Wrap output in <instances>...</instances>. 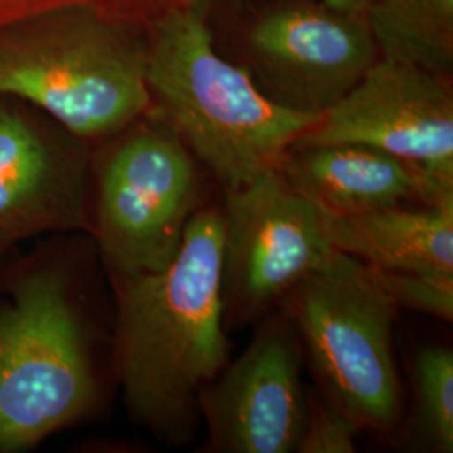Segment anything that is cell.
I'll return each mask as SVG.
<instances>
[{
	"label": "cell",
	"mask_w": 453,
	"mask_h": 453,
	"mask_svg": "<svg viewBox=\"0 0 453 453\" xmlns=\"http://www.w3.org/2000/svg\"><path fill=\"white\" fill-rule=\"evenodd\" d=\"M222 262V209L202 205L162 271L114 277V368L125 405L170 445L194 438L200 393L230 361Z\"/></svg>",
	"instance_id": "1"
},
{
	"label": "cell",
	"mask_w": 453,
	"mask_h": 453,
	"mask_svg": "<svg viewBox=\"0 0 453 453\" xmlns=\"http://www.w3.org/2000/svg\"><path fill=\"white\" fill-rule=\"evenodd\" d=\"M146 46V84L157 114L228 190L277 170L321 114L265 96L242 65L224 58L207 16L179 4L155 20Z\"/></svg>",
	"instance_id": "2"
},
{
	"label": "cell",
	"mask_w": 453,
	"mask_h": 453,
	"mask_svg": "<svg viewBox=\"0 0 453 453\" xmlns=\"http://www.w3.org/2000/svg\"><path fill=\"white\" fill-rule=\"evenodd\" d=\"M143 29L63 9L0 31V96L49 114L91 140L127 130L151 110Z\"/></svg>",
	"instance_id": "3"
},
{
	"label": "cell",
	"mask_w": 453,
	"mask_h": 453,
	"mask_svg": "<svg viewBox=\"0 0 453 453\" xmlns=\"http://www.w3.org/2000/svg\"><path fill=\"white\" fill-rule=\"evenodd\" d=\"M279 308L291 318L319 391L359 430L391 432L402 418V385L393 351L400 309L365 264L334 250Z\"/></svg>",
	"instance_id": "4"
},
{
	"label": "cell",
	"mask_w": 453,
	"mask_h": 453,
	"mask_svg": "<svg viewBox=\"0 0 453 453\" xmlns=\"http://www.w3.org/2000/svg\"><path fill=\"white\" fill-rule=\"evenodd\" d=\"M96 374L81 311L52 267L20 277L0 309V452L29 450L86 417Z\"/></svg>",
	"instance_id": "5"
},
{
	"label": "cell",
	"mask_w": 453,
	"mask_h": 453,
	"mask_svg": "<svg viewBox=\"0 0 453 453\" xmlns=\"http://www.w3.org/2000/svg\"><path fill=\"white\" fill-rule=\"evenodd\" d=\"M99 163L95 235L113 277L162 271L200 203L194 155L157 114L140 118Z\"/></svg>",
	"instance_id": "6"
},
{
	"label": "cell",
	"mask_w": 453,
	"mask_h": 453,
	"mask_svg": "<svg viewBox=\"0 0 453 453\" xmlns=\"http://www.w3.org/2000/svg\"><path fill=\"white\" fill-rule=\"evenodd\" d=\"M222 299L226 327L271 314L334 254L323 213L279 170L226 190Z\"/></svg>",
	"instance_id": "7"
},
{
	"label": "cell",
	"mask_w": 453,
	"mask_h": 453,
	"mask_svg": "<svg viewBox=\"0 0 453 453\" xmlns=\"http://www.w3.org/2000/svg\"><path fill=\"white\" fill-rule=\"evenodd\" d=\"M378 58L365 14L323 0H274L250 22L239 65L277 104L323 116Z\"/></svg>",
	"instance_id": "8"
},
{
	"label": "cell",
	"mask_w": 453,
	"mask_h": 453,
	"mask_svg": "<svg viewBox=\"0 0 453 453\" xmlns=\"http://www.w3.org/2000/svg\"><path fill=\"white\" fill-rule=\"evenodd\" d=\"M304 365V351L288 312L277 308L262 318L242 355L228 361L200 393L209 450L297 452L308 415Z\"/></svg>",
	"instance_id": "9"
},
{
	"label": "cell",
	"mask_w": 453,
	"mask_h": 453,
	"mask_svg": "<svg viewBox=\"0 0 453 453\" xmlns=\"http://www.w3.org/2000/svg\"><path fill=\"white\" fill-rule=\"evenodd\" d=\"M357 143L383 150L453 185V96L447 80L380 56L296 145Z\"/></svg>",
	"instance_id": "10"
},
{
	"label": "cell",
	"mask_w": 453,
	"mask_h": 453,
	"mask_svg": "<svg viewBox=\"0 0 453 453\" xmlns=\"http://www.w3.org/2000/svg\"><path fill=\"white\" fill-rule=\"evenodd\" d=\"M86 157L0 108V245L88 226Z\"/></svg>",
	"instance_id": "11"
},
{
	"label": "cell",
	"mask_w": 453,
	"mask_h": 453,
	"mask_svg": "<svg viewBox=\"0 0 453 453\" xmlns=\"http://www.w3.org/2000/svg\"><path fill=\"white\" fill-rule=\"evenodd\" d=\"M277 170L296 192L329 213L453 198V185L430 179L383 150L357 143L291 146Z\"/></svg>",
	"instance_id": "12"
},
{
	"label": "cell",
	"mask_w": 453,
	"mask_h": 453,
	"mask_svg": "<svg viewBox=\"0 0 453 453\" xmlns=\"http://www.w3.org/2000/svg\"><path fill=\"white\" fill-rule=\"evenodd\" d=\"M321 213L326 237L341 254L383 271L453 275V198Z\"/></svg>",
	"instance_id": "13"
},
{
	"label": "cell",
	"mask_w": 453,
	"mask_h": 453,
	"mask_svg": "<svg viewBox=\"0 0 453 453\" xmlns=\"http://www.w3.org/2000/svg\"><path fill=\"white\" fill-rule=\"evenodd\" d=\"M380 56L450 76L453 67V0H368Z\"/></svg>",
	"instance_id": "14"
},
{
	"label": "cell",
	"mask_w": 453,
	"mask_h": 453,
	"mask_svg": "<svg viewBox=\"0 0 453 453\" xmlns=\"http://www.w3.org/2000/svg\"><path fill=\"white\" fill-rule=\"evenodd\" d=\"M413 425L420 447L453 452V353L443 346L417 351L411 366Z\"/></svg>",
	"instance_id": "15"
},
{
	"label": "cell",
	"mask_w": 453,
	"mask_h": 453,
	"mask_svg": "<svg viewBox=\"0 0 453 453\" xmlns=\"http://www.w3.org/2000/svg\"><path fill=\"white\" fill-rule=\"evenodd\" d=\"M181 0H0V31L63 9H88L119 24L148 29Z\"/></svg>",
	"instance_id": "16"
},
{
	"label": "cell",
	"mask_w": 453,
	"mask_h": 453,
	"mask_svg": "<svg viewBox=\"0 0 453 453\" xmlns=\"http://www.w3.org/2000/svg\"><path fill=\"white\" fill-rule=\"evenodd\" d=\"M365 267L396 308L410 309L452 323L453 275L383 271L366 264Z\"/></svg>",
	"instance_id": "17"
},
{
	"label": "cell",
	"mask_w": 453,
	"mask_h": 453,
	"mask_svg": "<svg viewBox=\"0 0 453 453\" xmlns=\"http://www.w3.org/2000/svg\"><path fill=\"white\" fill-rule=\"evenodd\" d=\"M357 423L321 391L308 393V415L297 453H351L357 450Z\"/></svg>",
	"instance_id": "18"
},
{
	"label": "cell",
	"mask_w": 453,
	"mask_h": 453,
	"mask_svg": "<svg viewBox=\"0 0 453 453\" xmlns=\"http://www.w3.org/2000/svg\"><path fill=\"white\" fill-rule=\"evenodd\" d=\"M243 2H247V0H181V4H187V5L194 7L207 17L219 5H237V4H243ZM323 2L331 5V7L341 9V11L357 12V14H365L366 7H368V0H323Z\"/></svg>",
	"instance_id": "19"
}]
</instances>
